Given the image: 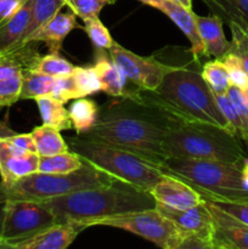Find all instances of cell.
I'll return each instance as SVG.
<instances>
[{"instance_id": "6da1fadb", "label": "cell", "mask_w": 248, "mask_h": 249, "mask_svg": "<svg viewBox=\"0 0 248 249\" xmlns=\"http://www.w3.org/2000/svg\"><path fill=\"white\" fill-rule=\"evenodd\" d=\"M113 99L100 108L95 125L80 136L134 153L162 170L168 158L165 135L181 124L146 99L140 88Z\"/></svg>"}, {"instance_id": "7a4b0ae2", "label": "cell", "mask_w": 248, "mask_h": 249, "mask_svg": "<svg viewBox=\"0 0 248 249\" xmlns=\"http://www.w3.org/2000/svg\"><path fill=\"white\" fill-rule=\"evenodd\" d=\"M55 215L57 223H72L82 230L94 226L95 221L117 214L156 208L148 191L116 180L107 186L71 192L41 202Z\"/></svg>"}, {"instance_id": "3957f363", "label": "cell", "mask_w": 248, "mask_h": 249, "mask_svg": "<svg viewBox=\"0 0 248 249\" xmlns=\"http://www.w3.org/2000/svg\"><path fill=\"white\" fill-rule=\"evenodd\" d=\"M153 96L163 111L181 123L211 124L231 133L215 95L196 71L177 66L165 75Z\"/></svg>"}, {"instance_id": "277c9868", "label": "cell", "mask_w": 248, "mask_h": 249, "mask_svg": "<svg viewBox=\"0 0 248 249\" xmlns=\"http://www.w3.org/2000/svg\"><path fill=\"white\" fill-rule=\"evenodd\" d=\"M241 141L219 126L185 123L168 131L163 147L168 157L242 163L247 158V152Z\"/></svg>"}, {"instance_id": "5b68a950", "label": "cell", "mask_w": 248, "mask_h": 249, "mask_svg": "<svg viewBox=\"0 0 248 249\" xmlns=\"http://www.w3.org/2000/svg\"><path fill=\"white\" fill-rule=\"evenodd\" d=\"M116 180L84 160L80 169L70 174L35 172L7 184L0 181V204L9 201L44 202L80 190L107 186Z\"/></svg>"}, {"instance_id": "8992f818", "label": "cell", "mask_w": 248, "mask_h": 249, "mask_svg": "<svg viewBox=\"0 0 248 249\" xmlns=\"http://www.w3.org/2000/svg\"><path fill=\"white\" fill-rule=\"evenodd\" d=\"M241 165L242 163L168 157L162 172L189 182L206 198L243 201L248 199V190L241 179Z\"/></svg>"}, {"instance_id": "52a82bcc", "label": "cell", "mask_w": 248, "mask_h": 249, "mask_svg": "<svg viewBox=\"0 0 248 249\" xmlns=\"http://www.w3.org/2000/svg\"><path fill=\"white\" fill-rule=\"evenodd\" d=\"M70 150L94 167L104 170L114 179L141 190H150L162 179L164 173L134 153L84 136L66 139Z\"/></svg>"}, {"instance_id": "ba28073f", "label": "cell", "mask_w": 248, "mask_h": 249, "mask_svg": "<svg viewBox=\"0 0 248 249\" xmlns=\"http://www.w3.org/2000/svg\"><path fill=\"white\" fill-rule=\"evenodd\" d=\"M94 226L125 230L163 249H180L186 237V233L157 208L107 216L95 221Z\"/></svg>"}, {"instance_id": "9c48e42d", "label": "cell", "mask_w": 248, "mask_h": 249, "mask_svg": "<svg viewBox=\"0 0 248 249\" xmlns=\"http://www.w3.org/2000/svg\"><path fill=\"white\" fill-rule=\"evenodd\" d=\"M55 224H57L55 215L41 202H5L0 248L11 249Z\"/></svg>"}, {"instance_id": "30bf717a", "label": "cell", "mask_w": 248, "mask_h": 249, "mask_svg": "<svg viewBox=\"0 0 248 249\" xmlns=\"http://www.w3.org/2000/svg\"><path fill=\"white\" fill-rule=\"evenodd\" d=\"M108 53L113 62L125 74L128 82L135 84L136 88L155 91L165 75L174 71L177 66L165 65L156 60L153 56H140L114 41Z\"/></svg>"}, {"instance_id": "8fae6325", "label": "cell", "mask_w": 248, "mask_h": 249, "mask_svg": "<svg viewBox=\"0 0 248 249\" xmlns=\"http://www.w3.org/2000/svg\"><path fill=\"white\" fill-rule=\"evenodd\" d=\"M156 208L162 212L164 215H167L170 220L174 221L177 228L186 233V236H198L207 241L211 245L212 249H214V223L204 199L202 203L186 209L169 208V207L158 203L156 204Z\"/></svg>"}, {"instance_id": "7c38bea8", "label": "cell", "mask_w": 248, "mask_h": 249, "mask_svg": "<svg viewBox=\"0 0 248 249\" xmlns=\"http://www.w3.org/2000/svg\"><path fill=\"white\" fill-rule=\"evenodd\" d=\"M214 223V249H248V225L203 198Z\"/></svg>"}, {"instance_id": "4fadbf2b", "label": "cell", "mask_w": 248, "mask_h": 249, "mask_svg": "<svg viewBox=\"0 0 248 249\" xmlns=\"http://www.w3.org/2000/svg\"><path fill=\"white\" fill-rule=\"evenodd\" d=\"M156 203L174 209H186L203 202V196L192 185L170 174L162 179L150 190Z\"/></svg>"}, {"instance_id": "5bb4252c", "label": "cell", "mask_w": 248, "mask_h": 249, "mask_svg": "<svg viewBox=\"0 0 248 249\" xmlns=\"http://www.w3.org/2000/svg\"><path fill=\"white\" fill-rule=\"evenodd\" d=\"M38 153L17 147L7 139L0 140V177L1 182H12L32 173L38 172Z\"/></svg>"}, {"instance_id": "9a60e30c", "label": "cell", "mask_w": 248, "mask_h": 249, "mask_svg": "<svg viewBox=\"0 0 248 249\" xmlns=\"http://www.w3.org/2000/svg\"><path fill=\"white\" fill-rule=\"evenodd\" d=\"M77 28H80L77 22V16L72 10L68 9L66 12L60 11L48 23L34 31L31 36L24 39L23 43H45L48 45L49 53H58L62 48L63 40L71 32Z\"/></svg>"}, {"instance_id": "2e32d148", "label": "cell", "mask_w": 248, "mask_h": 249, "mask_svg": "<svg viewBox=\"0 0 248 249\" xmlns=\"http://www.w3.org/2000/svg\"><path fill=\"white\" fill-rule=\"evenodd\" d=\"M82 231V228L75 224L57 223L28 240L17 243L11 249H66Z\"/></svg>"}, {"instance_id": "e0dca14e", "label": "cell", "mask_w": 248, "mask_h": 249, "mask_svg": "<svg viewBox=\"0 0 248 249\" xmlns=\"http://www.w3.org/2000/svg\"><path fill=\"white\" fill-rule=\"evenodd\" d=\"M158 10L162 11L164 15H167L177 24V28L186 36L190 44H191L190 51H191L192 57L195 58V61H199L203 57H208L206 48H204L201 36H199L196 23V14L194 12V10H189L182 6V5L175 4V2L172 1H165V0L160 1Z\"/></svg>"}, {"instance_id": "ac0fdd59", "label": "cell", "mask_w": 248, "mask_h": 249, "mask_svg": "<svg viewBox=\"0 0 248 249\" xmlns=\"http://www.w3.org/2000/svg\"><path fill=\"white\" fill-rule=\"evenodd\" d=\"M196 23L208 57L220 58L229 53L231 41L226 39L224 22L220 17L213 14L209 16L196 15Z\"/></svg>"}, {"instance_id": "d6986e66", "label": "cell", "mask_w": 248, "mask_h": 249, "mask_svg": "<svg viewBox=\"0 0 248 249\" xmlns=\"http://www.w3.org/2000/svg\"><path fill=\"white\" fill-rule=\"evenodd\" d=\"M105 51L106 50L96 49L94 63V67L101 83L102 91L111 97L125 96L128 94V90H126L128 79L121 68L113 62L109 53H106Z\"/></svg>"}, {"instance_id": "ffe728a7", "label": "cell", "mask_w": 248, "mask_h": 249, "mask_svg": "<svg viewBox=\"0 0 248 249\" xmlns=\"http://www.w3.org/2000/svg\"><path fill=\"white\" fill-rule=\"evenodd\" d=\"M40 56L35 43L19 44L0 53V80L21 74L22 71L31 68Z\"/></svg>"}, {"instance_id": "44dd1931", "label": "cell", "mask_w": 248, "mask_h": 249, "mask_svg": "<svg viewBox=\"0 0 248 249\" xmlns=\"http://www.w3.org/2000/svg\"><path fill=\"white\" fill-rule=\"evenodd\" d=\"M31 16L32 0H27L11 18L0 24V53L22 43L31 22Z\"/></svg>"}, {"instance_id": "7402d4cb", "label": "cell", "mask_w": 248, "mask_h": 249, "mask_svg": "<svg viewBox=\"0 0 248 249\" xmlns=\"http://www.w3.org/2000/svg\"><path fill=\"white\" fill-rule=\"evenodd\" d=\"M212 14L224 23H236L248 29V0H202Z\"/></svg>"}, {"instance_id": "603a6c76", "label": "cell", "mask_w": 248, "mask_h": 249, "mask_svg": "<svg viewBox=\"0 0 248 249\" xmlns=\"http://www.w3.org/2000/svg\"><path fill=\"white\" fill-rule=\"evenodd\" d=\"M35 101L43 124L53 126L60 131L73 129L70 113H68V109H66L65 104L53 99L50 95L38 97Z\"/></svg>"}, {"instance_id": "cb8c5ba5", "label": "cell", "mask_w": 248, "mask_h": 249, "mask_svg": "<svg viewBox=\"0 0 248 249\" xmlns=\"http://www.w3.org/2000/svg\"><path fill=\"white\" fill-rule=\"evenodd\" d=\"M31 134L35 142L36 153L39 157H48L70 151V146L66 139H63L60 130L53 126L43 124L40 126H35Z\"/></svg>"}, {"instance_id": "d4e9b609", "label": "cell", "mask_w": 248, "mask_h": 249, "mask_svg": "<svg viewBox=\"0 0 248 249\" xmlns=\"http://www.w3.org/2000/svg\"><path fill=\"white\" fill-rule=\"evenodd\" d=\"M71 122L77 135H84L90 130L97 122L100 113V107L91 99L80 97L75 99L71 105L70 109Z\"/></svg>"}, {"instance_id": "484cf974", "label": "cell", "mask_w": 248, "mask_h": 249, "mask_svg": "<svg viewBox=\"0 0 248 249\" xmlns=\"http://www.w3.org/2000/svg\"><path fill=\"white\" fill-rule=\"evenodd\" d=\"M22 85L19 100H35L50 95L55 85V78L26 68L21 73Z\"/></svg>"}, {"instance_id": "4316f807", "label": "cell", "mask_w": 248, "mask_h": 249, "mask_svg": "<svg viewBox=\"0 0 248 249\" xmlns=\"http://www.w3.org/2000/svg\"><path fill=\"white\" fill-rule=\"evenodd\" d=\"M83 158L73 151L57 153L48 157H40L38 172L48 174H70L83 167Z\"/></svg>"}, {"instance_id": "83f0119b", "label": "cell", "mask_w": 248, "mask_h": 249, "mask_svg": "<svg viewBox=\"0 0 248 249\" xmlns=\"http://www.w3.org/2000/svg\"><path fill=\"white\" fill-rule=\"evenodd\" d=\"M65 6H67V0H32L31 22L27 27L23 40L27 36H31L34 31L48 23Z\"/></svg>"}, {"instance_id": "f1b7e54d", "label": "cell", "mask_w": 248, "mask_h": 249, "mask_svg": "<svg viewBox=\"0 0 248 249\" xmlns=\"http://www.w3.org/2000/svg\"><path fill=\"white\" fill-rule=\"evenodd\" d=\"M201 75L214 94H226L231 87L228 71L221 58L207 61L202 67Z\"/></svg>"}, {"instance_id": "f546056e", "label": "cell", "mask_w": 248, "mask_h": 249, "mask_svg": "<svg viewBox=\"0 0 248 249\" xmlns=\"http://www.w3.org/2000/svg\"><path fill=\"white\" fill-rule=\"evenodd\" d=\"M74 65H72L66 58L61 57L58 53H49L48 55L39 56L35 60V62H34V65L29 70L41 73V74L58 78L71 74L74 71Z\"/></svg>"}, {"instance_id": "4dcf8cb0", "label": "cell", "mask_w": 248, "mask_h": 249, "mask_svg": "<svg viewBox=\"0 0 248 249\" xmlns=\"http://www.w3.org/2000/svg\"><path fill=\"white\" fill-rule=\"evenodd\" d=\"M72 75L75 88H77L78 99L102 91L101 83H100L99 75L94 66L92 67H75Z\"/></svg>"}, {"instance_id": "1f68e13d", "label": "cell", "mask_w": 248, "mask_h": 249, "mask_svg": "<svg viewBox=\"0 0 248 249\" xmlns=\"http://www.w3.org/2000/svg\"><path fill=\"white\" fill-rule=\"evenodd\" d=\"M215 95L216 104H218L219 108H220L221 113L225 117L226 122L229 124L231 133L242 141H245V128H243L242 121L238 114L237 109L235 108L233 104L231 102L230 97L228 94H214Z\"/></svg>"}, {"instance_id": "d6a6232c", "label": "cell", "mask_w": 248, "mask_h": 249, "mask_svg": "<svg viewBox=\"0 0 248 249\" xmlns=\"http://www.w3.org/2000/svg\"><path fill=\"white\" fill-rule=\"evenodd\" d=\"M83 31L89 36L94 48L101 49V50H108L113 45L114 40L112 39L111 33L107 29V27L100 21L99 17L84 21Z\"/></svg>"}, {"instance_id": "836d02e7", "label": "cell", "mask_w": 248, "mask_h": 249, "mask_svg": "<svg viewBox=\"0 0 248 249\" xmlns=\"http://www.w3.org/2000/svg\"><path fill=\"white\" fill-rule=\"evenodd\" d=\"M231 31V45L229 53L240 58L243 68L248 73V29L236 23H229Z\"/></svg>"}, {"instance_id": "e575fe53", "label": "cell", "mask_w": 248, "mask_h": 249, "mask_svg": "<svg viewBox=\"0 0 248 249\" xmlns=\"http://www.w3.org/2000/svg\"><path fill=\"white\" fill-rule=\"evenodd\" d=\"M223 63L225 65L226 71H228L229 78H230L231 85L238 88L240 90L245 91L248 88V73L243 68L240 58L233 53H228L220 57Z\"/></svg>"}, {"instance_id": "d590c367", "label": "cell", "mask_w": 248, "mask_h": 249, "mask_svg": "<svg viewBox=\"0 0 248 249\" xmlns=\"http://www.w3.org/2000/svg\"><path fill=\"white\" fill-rule=\"evenodd\" d=\"M106 5H108L107 0H67L68 9L72 10L83 22L97 18Z\"/></svg>"}, {"instance_id": "8d00e7d4", "label": "cell", "mask_w": 248, "mask_h": 249, "mask_svg": "<svg viewBox=\"0 0 248 249\" xmlns=\"http://www.w3.org/2000/svg\"><path fill=\"white\" fill-rule=\"evenodd\" d=\"M21 74L0 80V108L16 104L21 95Z\"/></svg>"}, {"instance_id": "74e56055", "label": "cell", "mask_w": 248, "mask_h": 249, "mask_svg": "<svg viewBox=\"0 0 248 249\" xmlns=\"http://www.w3.org/2000/svg\"><path fill=\"white\" fill-rule=\"evenodd\" d=\"M50 96L58 100L62 104H67L71 100L78 99L77 88H75L72 73L68 75H63V77L55 78V85H53Z\"/></svg>"}, {"instance_id": "f35d334b", "label": "cell", "mask_w": 248, "mask_h": 249, "mask_svg": "<svg viewBox=\"0 0 248 249\" xmlns=\"http://www.w3.org/2000/svg\"><path fill=\"white\" fill-rule=\"evenodd\" d=\"M206 198V197H203ZM213 202L216 207L223 209L226 213L231 214L232 216L237 218L242 223L248 225V199H243V201H229V199H213V198H206Z\"/></svg>"}, {"instance_id": "ab89813d", "label": "cell", "mask_w": 248, "mask_h": 249, "mask_svg": "<svg viewBox=\"0 0 248 249\" xmlns=\"http://www.w3.org/2000/svg\"><path fill=\"white\" fill-rule=\"evenodd\" d=\"M226 94H228V96L230 97L231 102H232L235 108L237 109L238 114H240L241 121H242V124H243V128H245V141L246 142H248V102L247 100H246L242 90L233 87V85H231V87L229 88Z\"/></svg>"}, {"instance_id": "60d3db41", "label": "cell", "mask_w": 248, "mask_h": 249, "mask_svg": "<svg viewBox=\"0 0 248 249\" xmlns=\"http://www.w3.org/2000/svg\"><path fill=\"white\" fill-rule=\"evenodd\" d=\"M27 0H0V22L11 18Z\"/></svg>"}, {"instance_id": "b9f144b4", "label": "cell", "mask_w": 248, "mask_h": 249, "mask_svg": "<svg viewBox=\"0 0 248 249\" xmlns=\"http://www.w3.org/2000/svg\"><path fill=\"white\" fill-rule=\"evenodd\" d=\"M9 140L11 141L14 145H16L17 147L22 148L24 151H28V152H35L36 153V146L34 142V139L32 136V134H15L14 136L9 138Z\"/></svg>"}, {"instance_id": "7bdbcfd3", "label": "cell", "mask_w": 248, "mask_h": 249, "mask_svg": "<svg viewBox=\"0 0 248 249\" xmlns=\"http://www.w3.org/2000/svg\"><path fill=\"white\" fill-rule=\"evenodd\" d=\"M15 134L17 133L9 125V123H7V118H5L4 121L0 119V140L11 138V136H14Z\"/></svg>"}, {"instance_id": "ee69618b", "label": "cell", "mask_w": 248, "mask_h": 249, "mask_svg": "<svg viewBox=\"0 0 248 249\" xmlns=\"http://www.w3.org/2000/svg\"><path fill=\"white\" fill-rule=\"evenodd\" d=\"M241 179H242L243 186L248 190V157L243 160L241 165Z\"/></svg>"}, {"instance_id": "f6af8a7d", "label": "cell", "mask_w": 248, "mask_h": 249, "mask_svg": "<svg viewBox=\"0 0 248 249\" xmlns=\"http://www.w3.org/2000/svg\"><path fill=\"white\" fill-rule=\"evenodd\" d=\"M165 1L175 2V4L182 5V6H185L186 9L192 10V0H165Z\"/></svg>"}, {"instance_id": "bcb514c9", "label": "cell", "mask_w": 248, "mask_h": 249, "mask_svg": "<svg viewBox=\"0 0 248 249\" xmlns=\"http://www.w3.org/2000/svg\"><path fill=\"white\" fill-rule=\"evenodd\" d=\"M139 1L145 5H148L151 7H155V9H159V5L162 0H139Z\"/></svg>"}, {"instance_id": "7dc6e473", "label": "cell", "mask_w": 248, "mask_h": 249, "mask_svg": "<svg viewBox=\"0 0 248 249\" xmlns=\"http://www.w3.org/2000/svg\"><path fill=\"white\" fill-rule=\"evenodd\" d=\"M2 220H4V204H0V236H1Z\"/></svg>"}, {"instance_id": "c3c4849f", "label": "cell", "mask_w": 248, "mask_h": 249, "mask_svg": "<svg viewBox=\"0 0 248 249\" xmlns=\"http://www.w3.org/2000/svg\"><path fill=\"white\" fill-rule=\"evenodd\" d=\"M243 95H245L246 100H247V102H248V88L245 90V91H243Z\"/></svg>"}, {"instance_id": "681fc988", "label": "cell", "mask_w": 248, "mask_h": 249, "mask_svg": "<svg viewBox=\"0 0 248 249\" xmlns=\"http://www.w3.org/2000/svg\"><path fill=\"white\" fill-rule=\"evenodd\" d=\"M117 0H107V2H108V5H112V4H114V2H116Z\"/></svg>"}, {"instance_id": "f907efd6", "label": "cell", "mask_w": 248, "mask_h": 249, "mask_svg": "<svg viewBox=\"0 0 248 249\" xmlns=\"http://www.w3.org/2000/svg\"><path fill=\"white\" fill-rule=\"evenodd\" d=\"M0 24H1V22H0Z\"/></svg>"}]
</instances>
